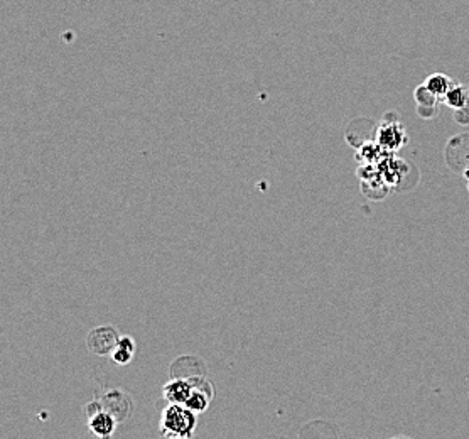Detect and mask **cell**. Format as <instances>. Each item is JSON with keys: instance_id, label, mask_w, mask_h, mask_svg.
Returning <instances> with one entry per match:
<instances>
[{"instance_id": "9", "label": "cell", "mask_w": 469, "mask_h": 439, "mask_svg": "<svg viewBox=\"0 0 469 439\" xmlns=\"http://www.w3.org/2000/svg\"><path fill=\"white\" fill-rule=\"evenodd\" d=\"M469 97V90L464 85H454L453 88L447 91V95L444 97L447 107L456 108V110H463L466 107Z\"/></svg>"}, {"instance_id": "7", "label": "cell", "mask_w": 469, "mask_h": 439, "mask_svg": "<svg viewBox=\"0 0 469 439\" xmlns=\"http://www.w3.org/2000/svg\"><path fill=\"white\" fill-rule=\"evenodd\" d=\"M191 380H193V384H196L194 379H191ZM211 399H213L211 385L206 387V389H203V387H199V385H194L193 392H191L189 399L186 401V406H188L191 411L196 412V414H201V412H205L208 409Z\"/></svg>"}, {"instance_id": "6", "label": "cell", "mask_w": 469, "mask_h": 439, "mask_svg": "<svg viewBox=\"0 0 469 439\" xmlns=\"http://www.w3.org/2000/svg\"><path fill=\"white\" fill-rule=\"evenodd\" d=\"M415 100H417V112H419L420 117H424V119L434 117L437 110V100H439V97H436L427 86L422 85L415 90Z\"/></svg>"}, {"instance_id": "4", "label": "cell", "mask_w": 469, "mask_h": 439, "mask_svg": "<svg viewBox=\"0 0 469 439\" xmlns=\"http://www.w3.org/2000/svg\"><path fill=\"white\" fill-rule=\"evenodd\" d=\"M193 389L194 384L191 379L174 377V379H171L164 385V397H166L169 404H186Z\"/></svg>"}, {"instance_id": "1", "label": "cell", "mask_w": 469, "mask_h": 439, "mask_svg": "<svg viewBox=\"0 0 469 439\" xmlns=\"http://www.w3.org/2000/svg\"><path fill=\"white\" fill-rule=\"evenodd\" d=\"M198 428L196 412L186 404H169L160 416V434L164 438L188 439Z\"/></svg>"}, {"instance_id": "2", "label": "cell", "mask_w": 469, "mask_h": 439, "mask_svg": "<svg viewBox=\"0 0 469 439\" xmlns=\"http://www.w3.org/2000/svg\"><path fill=\"white\" fill-rule=\"evenodd\" d=\"M117 343H119V336L112 326H98V328L91 329L86 336L88 350L98 356L112 353L117 349Z\"/></svg>"}, {"instance_id": "11", "label": "cell", "mask_w": 469, "mask_h": 439, "mask_svg": "<svg viewBox=\"0 0 469 439\" xmlns=\"http://www.w3.org/2000/svg\"><path fill=\"white\" fill-rule=\"evenodd\" d=\"M117 346H121V349L130 350V351H136V341H133L130 336H120Z\"/></svg>"}, {"instance_id": "10", "label": "cell", "mask_w": 469, "mask_h": 439, "mask_svg": "<svg viewBox=\"0 0 469 439\" xmlns=\"http://www.w3.org/2000/svg\"><path fill=\"white\" fill-rule=\"evenodd\" d=\"M132 355L133 351L121 349V346H117V349L112 351V358H114V362L119 365H127L130 360H132Z\"/></svg>"}, {"instance_id": "8", "label": "cell", "mask_w": 469, "mask_h": 439, "mask_svg": "<svg viewBox=\"0 0 469 439\" xmlns=\"http://www.w3.org/2000/svg\"><path fill=\"white\" fill-rule=\"evenodd\" d=\"M424 85L427 86V88L431 90L432 93L436 95V97L444 98L447 95V91H449L454 86V81L451 80V78L447 75H442V73H436V75L429 76L427 80H425Z\"/></svg>"}, {"instance_id": "3", "label": "cell", "mask_w": 469, "mask_h": 439, "mask_svg": "<svg viewBox=\"0 0 469 439\" xmlns=\"http://www.w3.org/2000/svg\"><path fill=\"white\" fill-rule=\"evenodd\" d=\"M376 142L384 147L386 152H393L407 144V134L403 125L398 120H384L376 129Z\"/></svg>"}, {"instance_id": "5", "label": "cell", "mask_w": 469, "mask_h": 439, "mask_svg": "<svg viewBox=\"0 0 469 439\" xmlns=\"http://www.w3.org/2000/svg\"><path fill=\"white\" fill-rule=\"evenodd\" d=\"M88 428H90V433L95 434V436L110 438V436H114V433H115L117 419L112 412H108L107 409H102V411H98L97 414L90 416Z\"/></svg>"}]
</instances>
